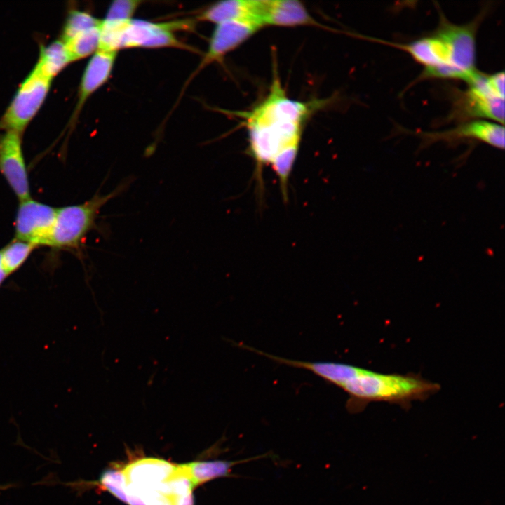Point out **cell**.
<instances>
[{"label": "cell", "mask_w": 505, "mask_h": 505, "mask_svg": "<svg viewBox=\"0 0 505 505\" xmlns=\"http://www.w3.org/2000/svg\"><path fill=\"white\" fill-rule=\"evenodd\" d=\"M299 143L295 142L282 149L269 163L278 180L283 200L286 202L289 178L298 154Z\"/></svg>", "instance_id": "ac0fdd59"}, {"label": "cell", "mask_w": 505, "mask_h": 505, "mask_svg": "<svg viewBox=\"0 0 505 505\" xmlns=\"http://www.w3.org/2000/svg\"><path fill=\"white\" fill-rule=\"evenodd\" d=\"M13 486H15V485H12V484L0 485V492H1V490H7V489H8V488H11V487H13Z\"/></svg>", "instance_id": "d4e9b609"}, {"label": "cell", "mask_w": 505, "mask_h": 505, "mask_svg": "<svg viewBox=\"0 0 505 505\" xmlns=\"http://www.w3.org/2000/svg\"><path fill=\"white\" fill-rule=\"evenodd\" d=\"M35 248L29 242L15 238L0 250L1 264L8 276L25 263Z\"/></svg>", "instance_id": "d6986e66"}, {"label": "cell", "mask_w": 505, "mask_h": 505, "mask_svg": "<svg viewBox=\"0 0 505 505\" xmlns=\"http://www.w3.org/2000/svg\"><path fill=\"white\" fill-rule=\"evenodd\" d=\"M172 501L173 505H194L192 493L175 498Z\"/></svg>", "instance_id": "603a6c76"}, {"label": "cell", "mask_w": 505, "mask_h": 505, "mask_svg": "<svg viewBox=\"0 0 505 505\" xmlns=\"http://www.w3.org/2000/svg\"><path fill=\"white\" fill-rule=\"evenodd\" d=\"M177 465L156 458H144L126 465L123 470L126 485L136 489L157 490L177 469ZM162 493V492H161Z\"/></svg>", "instance_id": "7c38bea8"}, {"label": "cell", "mask_w": 505, "mask_h": 505, "mask_svg": "<svg viewBox=\"0 0 505 505\" xmlns=\"http://www.w3.org/2000/svg\"><path fill=\"white\" fill-rule=\"evenodd\" d=\"M57 208L30 198L20 201L17 210L15 238L36 247L49 245Z\"/></svg>", "instance_id": "ba28073f"}, {"label": "cell", "mask_w": 505, "mask_h": 505, "mask_svg": "<svg viewBox=\"0 0 505 505\" xmlns=\"http://www.w3.org/2000/svg\"><path fill=\"white\" fill-rule=\"evenodd\" d=\"M22 134L13 130L0 134V174L20 201L30 198Z\"/></svg>", "instance_id": "9c48e42d"}, {"label": "cell", "mask_w": 505, "mask_h": 505, "mask_svg": "<svg viewBox=\"0 0 505 505\" xmlns=\"http://www.w3.org/2000/svg\"><path fill=\"white\" fill-rule=\"evenodd\" d=\"M52 80L34 67L16 90L4 114L0 118V130L22 133L43 104Z\"/></svg>", "instance_id": "8992f818"}, {"label": "cell", "mask_w": 505, "mask_h": 505, "mask_svg": "<svg viewBox=\"0 0 505 505\" xmlns=\"http://www.w3.org/2000/svg\"><path fill=\"white\" fill-rule=\"evenodd\" d=\"M190 20L152 22L131 19L128 21L102 20L99 50L118 52L131 48H175L192 50L176 37L175 32L191 29Z\"/></svg>", "instance_id": "3957f363"}, {"label": "cell", "mask_w": 505, "mask_h": 505, "mask_svg": "<svg viewBox=\"0 0 505 505\" xmlns=\"http://www.w3.org/2000/svg\"><path fill=\"white\" fill-rule=\"evenodd\" d=\"M423 136L431 142L469 139L483 142L497 149H504V126L488 120H473L449 130L425 133Z\"/></svg>", "instance_id": "8fae6325"}, {"label": "cell", "mask_w": 505, "mask_h": 505, "mask_svg": "<svg viewBox=\"0 0 505 505\" xmlns=\"http://www.w3.org/2000/svg\"><path fill=\"white\" fill-rule=\"evenodd\" d=\"M7 276H8V274L4 270V269L1 266V261H0V286L3 283V282L4 281V280L6 279V278Z\"/></svg>", "instance_id": "cb8c5ba5"}, {"label": "cell", "mask_w": 505, "mask_h": 505, "mask_svg": "<svg viewBox=\"0 0 505 505\" xmlns=\"http://www.w3.org/2000/svg\"><path fill=\"white\" fill-rule=\"evenodd\" d=\"M100 24L101 20L96 18L88 12L79 10L71 11L64 24L60 40L65 41L80 32Z\"/></svg>", "instance_id": "ffe728a7"}, {"label": "cell", "mask_w": 505, "mask_h": 505, "mask_svg": "<svg viewBox=\"0 0 505 505\" xmlns=\"http://www.w3.org/2000/svg\"><path fill=\"white\" fill-rule=\"evenodd\" d=\"M117 52L98 50L87 63L79 86L78 98L68 123L72 129L79 114L90 97L101 88L111 76Z\"/></svg>", "instance_id": "30bf717a"}, {"label": "cell", "mask_w": 505, "mask_h": 505, "mask_svg": "<svg viewBox=\"0 0 505 505\" xmlns=\"http://www.w3.org/2000/svg\"><path fill=\"white\" fill-rule=\"evenodd\" d=\"M130 182V180H124L109 193H97L82 203L57 208L48 246L79 250L88 233L95 228L102 207L123 193Z\"/></svg>", "instance_id": "277c9868"}, {"label": "cell", "mask_w": 505, "mask_h": 505, "mask_svg": "<svg viewBox=\"0 0 505 505\" xmlns=\"http://www.w3.org/2000/svg\"><path fill=\"white\" fill-rule=\"evenodd\" d=\"M262 22L264 26H322L296 0H264Z\"/></svg>", "instance_id": "5bb4252c"}, {"label": "cell", "mask_w": 505, "mask_h": 505, "mask_svg": "<svg viewBox=\"0 0 505 505\" xmlns=\"http://www.w3.org/2000/svg\"><path fill=\"white\" fill-rule=\"evenodd\" d=\"M262 27H263L260 24L249 20H231L217 24L210 38L207 51L186 81L183 90L206 67L222 61L226 55L237 48Z\"/></svg>", "instance_id": "52a82bcc"}, {"label": "cell", "mask_w": 505, "mask_h": 505, "mask_svg": "<svg viewBox=\"0 0 505 505\" xmlns=\"http://www.w3.org/2000/svg\"><path fill=\"white\" fill-rule=\"evenodd\" d=\"M461 100V113L466 116L486 119L504 123V73L491 75L480 73Z\"/></svg>", "instance_id": "5b68a950"}, {"label": "cell", "mask_w": 505, "mask_h": 505, "mask_svg": "<svg viewBox=\"0 0 505 505\" xmlns=\"http://www.w3.org/2000/svg\"><path fill=\"white\" fill-rule=\"evenodd\" d=\"M100 29L101 24L80 32L69 39L62 41L71 62L93 55L98 50L100 42Z\"/></svg>", "instance_id": "e0dca14e"}, {"label": "cell", "mask_w": 505, "mask_h": 505, "mask_svg": "<svg viewBox=\"0 0 505 505\" xmlns=\"http://www.w3.org/2000/svg\"><path fill=\"white\" fill-rule=\"evenodd\" d=\"M142 1L139 0H116L111 3L105 21H128L133 17L140 6Z\"/></svg>", "instance_id": "7402d4cb"}, {"label": "cell", "mask_w": 505, "mask_h": 505, "mask_svg": "<svg viewBox=\"0 0 505 505\" xmlns=\"http://www.w3.org/2000/svg\"><path fill=\"white\" fill-rule=\"evenodd\" d=\"M98 483L119 500L127 504L125 491L126 478L123 470L109 469L104 471Z\"/></svg>", "instance_id": "44dd1931"}, {"label": "cell", "mask_w": 505, "mask_h": 505, "mask_svg": "<svg viewBox=\"0 0 505 505\" xmlns=\"http://www.w3.org/2000/svg\"><path fill=\"white\" fill-rule=\"evenodd\" d=\"M70 62L65 44L58 39L41 47L34 67L43 76L53 80Z\"/></svg>", "instance_id": "2e32d148"}, {"label": "cell", "mask_w": 505, "mask_h": 505, "mask_svg": "<svg viewBox=\"0 0 505 505\" xmlns=\"http://www.w3.org/2000/svg\"><path fill=\"white\" fill-rule=\"evenodd\" d=\"M326 102L289 98L275 72L267 96L251 110L218 111L243 119L248 134V153L255 163V173L262 175L263 167L282 149L300 142L304 121Z\"/></svg>", "instance_id": "6da1fadb"}, {"label": "cell", "mask_w": 505, "mask_h": 505, "mask_svg": "<svg viewBox=\"0 0 505 505\" xmlns=\"http://www.w3.org/2000/svg\"><path fill=\"white\" fill-rule=\"evenodd\" d=\"M266 457L264 454L237 461H197L181 465L191 478L194 485L197 486L218 478L230 476L232 467L236 464Z\"/></svg>", "instance_id": "9a60e30c"}, {"label": "cell", "mask_w": 505, "mask_h": 505, "mask_svg": "<svg viewBox=\"0 0 505 505\" xmlns=\"http://www.w3.org/2000/svg\"><path fill=\"white\" fill-rule=\"evenodd\" d=\"M264 0H227L213 4L196 18L215 25L231 20H249L262 22Z\"/></svg>", "instance_id": "4fadbf2b"}, {"label": "cell", "mask_w": 505, "mask_h": 505, "mask_svg": "<svg viewBox=\"0 0 505 505\" xmlns=\"http://www.w3.org/2000/svg\"><path fill=\"white\" fill-rule=\"evenodd\" d=\"M321 378L348 395L346 408L351 413L362 411L369 403L374 401L405 407L413 400L428 398L440 389L438 384L419 375L384 374L332 361L323 365Z\"/></svg>", "instance_id": "7a4b0ae2"}]
</instances>
